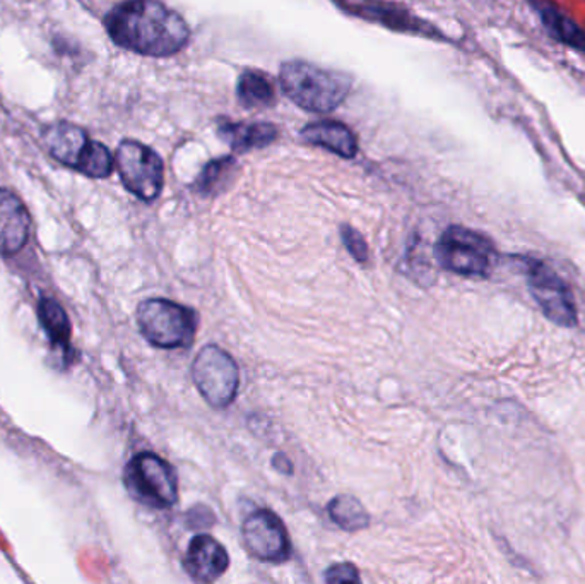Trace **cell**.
<instances>
[{
	"label": "cell",
	"instance_id": "cell-1",
	"mask_svg": "<svg viewBox=\"0 0 585 584\" xmlns=\"http://www.w3.org/2000/svg\"><path fill=\"white\" fill-rule=\"evenodd\" d=\"M105 27L116 45L147 57L181 52L191 38L185 19L156 0H125L109 12Z\"/></svg>",
	"mask_w": 585,
	"mask_h": 584
},
{
	"label": "cell",
	"instance_id": "cell-2",
	"mask_svg": "<svg viewBox=\"0 0 585 584\" xmlns=\"http://www.w3.org/2000/svg\"><path fill=\"white\" fill-rule=\"evenodd\" d=\"M283 93L310 112H330L338 109L351 88V80L341 72L327 71L310 62L291 61L283 64Z\"/></svg>",
	"mask_w": 585,
	"mask_h": 584
},
{
	"label": "cell",
	"instance_id": "cell-3",
	"mask_svg": "<svg viewBox=\"0 0 585 584\" xmlns=\"http://www.w3.org/2000/svg\"><path fill=\"white\" fill-rule=\"evenodd\" d=\"M43 143L50 155L88 177L105 178L113 172L112 153L105 144L88 137L83 129L68 122L50 125L43 131Z\"/></svg>",
	"mask_w": 585,
	"mask_h": 584
},
{
	"label": "cell",
	"instance_id": "cell-4",
	"mask_svg": "<svg viewBox=\"0 0 585 584\" xmlns=\"http://www.w3.org/2000/svg\"><path fill=\"white\" fill-rule=\"evenodd\" d=\"M137 325L154 347L165 350L187 348L197 332V314L177 301L150 298L137 309Z\"/></svg>",
	"mask_w": 585,
	"mask_h": 584
},
{
	"label": "cell",
	"instance_id": "cell-5",
	"mask_svg": "<svg viewBox=\"0 0 585 584\" xmlns=\"http://www.w3.org/2000/svg\"><path fill=\"white\" fill-rule=\"evenodd\" d=\"M129 494L153 509H168L178 501V479L172 464L154 452L135 454L124 471Z\"/></svg>",
	"mask_w": 585,
	"mask_h": 584
},
{
	"label": "cell",
	"instance_id": "cell-6",
	"mask_svg": "<svg viewBox=\"0 0 585 584\" xmlns=\"http://www.w3.org/2000/svg\"><path fill=\"white\" fill-rule=\"evenodd\" d=\"M435 256L447 271L461 276H486L495 266L496 250L484 235L464 226H451L437 242Z\"/></svg>",
	"mask_w": 585,
	"mask_h": 584
},
{
	"label": "cell",
	"instance_id": "cell-7",
	"mask_svg": "<svg viewBox=\"0 0 585 584\" xmlns=\"http://www.w3.org/2000/svg\"><path fill=\"white\" fill-rule=\"evenodd\" d=\"M192 377L195 388L211 407L226 408L237 398L240 369L235 358L216 345L201 348L192 366Z\"/></svg>",
	"mask_w": 585,
	"mask_h": 584
},
{
	"label": "cell",
	"instance_id": "cell-8",
	"mask_svg": "<svg viewBox=\"0 0 585 584\" xmlns=\"http://www.w3.org/2000/svg\"><path fill=\"white\" fill-rule=\"evenodd\" d=\"M116 168L127 191L140 199L154 201L162 194L163 162L151 147L124 141L115 155Z\"/></svg>",
	"mask_w": 585,
	"mask_h": 584
},
{
	"label": "cell",
	"instance_id": "cell-9",
	"mask_svg": "<svg viewBox=\"0 0 585 584\" xmlns=\"http://www.w3.org/2000/svg\"><path fill=\"white\" fill-rule=\"evenodd\" d=\"M524 264L531 294L544 316L565 328L577 325V307L567 283L541 260L524 259Z\"/></svg>",
	"mask_w": 585,
	"mask_h": 584
},
{
	"label": "cell",
	"instance_id": "cell-10",
	"mask_svg": "<svg viewBox=\"0 0 585 584\" xmlns=\"http://www.w3.org/2000/svg\"><path fill=\"white\" fill-rule=\"evenodd\" d=\"M242 536L248 554L263 562H285L291 543L285 523L269 509H257L242 524Z\"/></svg>",
	"mask_w": 585,
	"mask_h": 584
},
{
	"label": "cell",
	"instance_id": "cell-11",
	"mask_svg": "<svg viewBox=\"0 0 585 584\" xmlns=\"http://www.w3.org/2000/svg\"><path fill=\"white\" fill-rule=\"evenodd\" d=\"M229 565L225 546L209 535H197L188 545L184 567L195 583H213L226 573Z\"/></svg>",
	"mask_w": 585,
	"mask_h": 584
},
{
	"label": "cell",
	"instance_id": "cell-12",
	"mask_svg": "<svg viewBox=\"0 0 585 584\" xmlns=\"http://www.w3.org/2000/svg\"><path fill=\"white\" fill-rule=\"evenodd\" d=\"M30 215L23 201L0 188V254L12 256L23 249L30 235Z\"/></svg>",
	"mask_w": 585,
	"mask_h": 584
},
{
	"label": "cell",
	"instance_id": "cell-13",
	"mask_svg": "<svg viewBox=\"0 0 585 584\" xmlns=\"http://www.w3.org/2000/svg\"><path fill=\"white\" fill-rule=\"evenodd\" d=\"M218 134L232 150L245 153L275 143L278 129L266 122H225L219 125Z\"/></svg>",
	"mask_w": 585,
	"mask_h": 584
},
{
	"label": "cell",
	"instance_id": "cell-14",
	"mask_svg": "<svg viewBox=\"0 0 585 584\" xmlns=\"http://www.w3.org/2000/svg\"><path fill=\"white\" fill-rule=\"evenodd\" d=\"M301 136L307 143L327 147V150L338 153L339 156H345V158H353L357 155V137H355L353 131L346 127L341 122H316V124L307 125L301 131Z\"/></svg>",
	"mask_w": 585,
	"mask_h": 584
},
{
	"label": "cell",
	"instance_id": "cell-15",
	"mask_svg": "<svg viewBox=\"0 0 585 584\" xmlns=\"http://www.w3.org/2000/svg\"><path fill=\"white\" fill-rule=\"evenodd\" d=\"M38 319L42 322L43 331L49 336L53 348L69 354L71 350V325L65 310L52 298H40L38 304Z\"/></svg>",
	"mask_w": 585,
	"mask_h": 584
},
{
	"label": "cell",
	"instance_id": "cell-16",
	"mask_svg": "<svg viewBox=\"0 0 585 584\" xmlns=\"http://www.w3.org/2000/svg\"><path fill=\"white\" fill-rule=\"evenodd\" d=\"M327 511H329L330 520L335 521L345 532H360L370 524V514L353 495H338L330 501Z\"/></svg>",
	"mask_w": 585,
	"mask_h": 584
},
{
	"label": "cell",
	"instance_id": "cell-17",
	"mask_svg": "<svg viewBox=\"0 0 585 584\" xmlns=\"http://www.w3.org/2000/svg\"><path fill=\"white\" fill-rule=\"evenodd\" d=\"M238 99L247 109H264L275 103L276 91L266 75L247 71L240 75L237 88Z\"/></svg>",
	"mask_w": 585,
	"mask_h": 584
},
{
	"label": "cell",
	"instance_id": "cell-18",
	"mask_svg": "<svg viewBox=\"0 0 585 584\" xmlns=\"http://www.w3.org/2000/svg\"><path fill=\"white\" fill-rule=\"evenodd\" d=\"M541 21L544 27L548 28L550 33L558 40V42L567 43L574 49L581 50L585 53V31L581 27L568 19L567 16L556 11L555 8L544 4L540 9Z\"/></svg>",
	"mask_w": 585,
	"mask_h": 584
},
{
	"label": "cell",
	"instance_id": "cell-19",
	"mask_svg": "<svg viewBox=\"0 0 585 584\" xmlns=\"http://www.w3.org/2000/svg\"><path fill=\"white\" fill-rule=\"evenodd\" d=\"M235 172H237V162L232 156L214 160V162L207 163L206 168L203 170V174L195 182V188L203 196L219 193L232 181Z\"/></svg>",
	"mask_w": 585,
	"mask_h": 584
},
{
	"label": "cell",
	"instance_id": "cell-20",
	"mask_svg": "<svg viewBox=\"0 0 585 584\" xmlns=\"http://www.w3.org/2000/svg\"><path fill=\"white\" fill-rule=\"evenodd\" d=\"M341 237L349 254H351L358 263H367L368 245L367 242H365V238L361 237L360 232L355 230L353 226L342 225Z\"/></svg>",
	"mask_w": 585,
	"mask_h": 584
},
{
	"label": "cell",
	"instance_id": "cell-21",
	"mask_svg": "<svg viewBox=\"0 0 585 584\" xmlns=\"http://www.w3.org/2000/svg\"><path fill=\"white\" fill-rule=\"evenodd\" d=\"M324 581L326 583H360L361 577L353 564L342 562V564L329 567L324 574Z\"/></svg>",
	"mask_w": 585,
	"mask_h": 584
},
{
	"label": "cell",
	"instance_id": "cell-22",
	"mask_svg": "<svg viewBox=\"0 0 585 584\" xmlns=\"http://www.w3.org/2000/svg\"><path fill=\"white\" fill-rule=\"evenodd\" d=\"M187 523L191 527H209L214 523V514L206 505H195L188 511Z\"/></svg>",
	"mask_w": 585,
	"mask_h": 584
},
{
	"label": "cell",
	"instance_id": "cell-23",
	"mask_svg": "<svg viewBox=\"0 0 585 584\" xmlns=\"http://www.w3.org/2000/svg\"><path fill=\"white\" fill-rule=\"evenodd\" d=\"M273 467H275L276 470L281 471V473H285V475H291L292 473L291 461H289L285 454H276L275 460H273Z\"/></svg>",
	"mask_w": 585,
	"mask_h": 584
}]
</instances>
